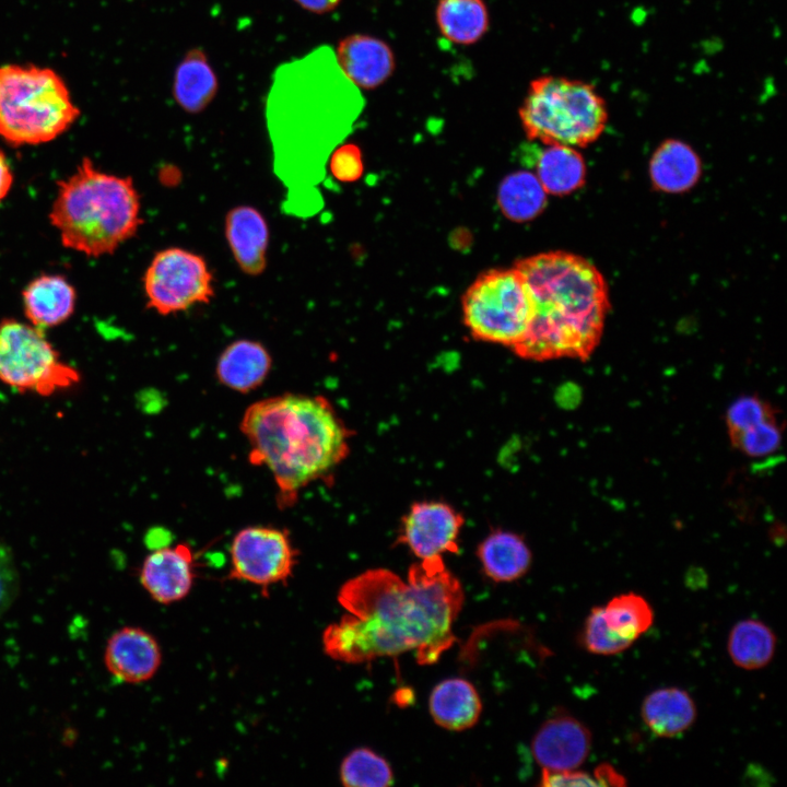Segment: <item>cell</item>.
Returning a JSON list of instances; mask_svg holds the SVG:
<instances>
[{"instance_id":"6da1fadb","label":"cell","mask_w":787,"mask_h":787,"mask_svg":"<svg viewBox=\"0 0 787 787\" xmlns=\"http://www.w3.org/2000/svg\"><path fill=\"white\" fill-rule=\"evenodd\" d=\"M239 430L249 444V462L271 472L281 509L294 506L303 489L325 480L350 453V430L320 395L258 400L245 410Z\"/></svg>"},{"instance_id":"7a4b0ae2","label":"cell","mask_w":787,"mask_h":787,"mask_svg":"<svg viewBox=\"0 0 787 787\" xmlns=\"http://www.w3.org/2000/svg\"><path fill=\"white\" fill-rule=\"evenodd\" d=\"M526 281L533 316L522 340L513 348L524 359H587L599 343L609 291L601 272L587 259L550 251L514 266Z\"/></svg>"},{"instance_id":"3957f363","label":"cell","mask_w":787,"mask_h":787,"mask_svg":"<svg viewBox=\"0 0 787 787\" xmlns=\"http://www.w3.org/2000/svg\"><path fill=\"white\" fill-rule=\"evenodd\" d=\"M338 602L373 629L383 657L414 650L418 663L432 665L454 643L447 607L414 574L403 582L389 569L365 571L341 586Z\"/></svg>"},{"instance_id":"277c9868","label":"cell","mask_w":787,"mask_h":787,"mask_svg":"<svg viewBox=\"0 0 787 787\" xmlns=\"http://www.w3.org/2000/svg\"><path fill=\"white\" fill-rule=\"evenodd\" d=\"M64 247L89 257L113 254L142 224L132 178L99 171L87 157L58 183L49 212Z\"/></svg>"},{"instance_id":"5b68a950","label":"cell","mask_w":787,"mask_h":787,"mask_svg":"<svg viewBox=\"0 0 787 787\" xmlns=\"http://www.w3.org/2000/svg\"><path fill=\"white\" fill-rule=\"evenodd\" d=\"M79 115L67 84L52 69L0 67V136L8 143L37 145L55 140Z\"/></svg>"},{"instance_id":"8992f818","label":"cell","mask_w":787,"mask_h":787,"mask_svg":"<svg viewBox=\"0 0 787 787\" xmlns=\"http://www.w3.org/2000/svg\"><path fill=\"white\" fill-rule=\"evenodd\" d=\"M519 118L531 141L584 148L604 131L608 108L592 84L542 75L530 82L519 107Z\"/></svg>"},{"instance_id":"52a82bcc","label":"cell","mask_w":787,"mask_h":787,"mask_svg":"<svg viewBox=\"0 0 787 787\" xmlns=\"http://www.w3.org/2000/svg\"><path fill=\"white\" fill-rule=\"evenodd\" d=\"M462 315L474 339L513 349L529 329L533 302L515 267L495 269L480 274L466 291Z\"/></svg>"},{"instance_id":"ba28073f","label":"cell","mask_w":787,"mask_h":787,"mask_svg":"<svg viewBox=\"0 0 787 787\" xmlns=\"http://www.w3.org/2000/svg\"><path fill=\"white\" fill-rule=\"evenodd\" d=\"M80 381V372L60 359L44 329L12 318L0 321L1 384L46 397Z\"/></svg>"},{"instance_id":"9c48e42d","label":"cell","mask_w":787,"mask_h":787,"mask_svg":"<svg viewBox=\"0 0 787 787\" xmlns=\"http://www.w3.org/2000/svg\"><path fill=\"white\" fill-rule=\"evenodd\" d=\"M143 287L146 306L162 316L209 304L214 296L213 275L204 258L179 247L155 254Z\"/></svg>"},{"instance_id":"30bf717a","label":"cell","mask_w":787,"mask_h":787,"mask_svg":"<svg viewBox=\"0 0 787 787\" xmlns=\"http://www.w3.org/2000/svg\"><path fill=\"white\" fill-rule=\"evenodd\" d=\"M230 555L227 578L257 585L266 596L270 586L286 585L297 564L298 551L286 530L249 526L234 536Z\"/></svg>"},{"instance_id":"8fae6325","label":"cell","mask_w":787,"mask_h":787,"mask_svg":"<svg viewBox=\"0 0 787 787\" xmlns=\"http://www.w3.org/2000/svg\"><path fill=\"white\" fill-rule=\"evenodd\" d=\"M463 518L453 506L426 501L413 504L404 515L398 542L420 560L458 552Z\"/></svg>"},{"instance_id":"7c38bea8","label":"cell","mask_w":787,"mask_h":787,"mask_svg":"<svg viewBox=\"0 0 787 787\" xmlns=\"http://www.w3.org/2000/svg\"><path fill=\"white\" fill-rule=\"evenodd\" d=\"M591 732L580 720L559 713L545 720L536 732L531 750L537 763L545 770H576L587 759Z\"/></svg>"},{"instance_id":"4fadbf2b","label":"cell","mask_w":787,"mask_h":787,"mask_svg":"<svg viewBox=\"0 0 787 787\" xmlns=\"http://www.w3.org/2000/svg\"><path fill=\"white\" fill-rule=\"evenodd\" d=\"M196 579L195 556L188 543L162 547L143 561L140 583L153 600L169 604L186 598Z\"/></svg>"},{"instance_id":"5bb4252c","label":"cell","mask_w":787,"mask_h":787,"mask_svg":"<svg viewBox=\"0 0 787 787\" xmlns=\"http://www.w3.org/2000/svg\"><path fill=\"white\" fill-rule=\"evenodd\" d=\"M162 662V650L155 637L137 626H125L113 633L104 651V663L117 680L137 684L150 680Z\"/></svg>"},{"instance_id":"9a60e30c","label":"cell","mask_w":787,"mask_h":787,"mask_svg":"<svg viewBox=\"0 0 787 787\" xmlns=\"http://www.w3.org/2000/svg\"><path fill=\"white\" fill-rule=\"evenodd\" d=\"M336 60L343 74L356 86L373 90L385 83L395 71V55L384 40L365 34L342 38Z\"/></svg>"},{"instance_id":"2e32d148","label":"cell","mask_w":787,"mask_h":787,"mask_svg":"<svg viewBox=\"0 0 787 787\" xmlns=\"http://www.w3.org/2000/svg\"><path fill=\"white\" fill-rule=\"evenodd\" d=\"M225 237L239 269L259 275L267 267L269 226L262 213L250 205L230 210L224 222Z\"/></svg>"},{"instance_id":"e0dca14e","label":"cell","mask_w":787,"mask_h":787,"mask_svg":"<svg viewBox=\"0 0 787 787\" xmlns=\"http://www.w3.org/2000/svg\"><path fill=\"white\" fill-rule=\"evenodd\" d=\"M272 367L268 349L259 341L239 339L220 354L215 374L220 384L247 393L263 384Z\"/></svg>"},{"instance_id":"ac0fdd59","label":"cell","mask_w":787,"mask_h":787,"mask_svg":"<svg viewBox=\"0 0 787 787\" xmlns=\"http://www.w3.org/2000/svg\"><path fill=\"white\" fill-rule=\"evenodd\" d=\"M22 297L30 324L46 329L64 322L73 314L77 293L64 277L43 274L26 285Z\"/></svg>"},{"instance_id":"d6986e66","label":"cell","mask_w":787,"mask_h":787,"mask_svg":"<svg viewBox=\"0 0 787 787\" xmlns=\"http://www.w3.org/2000/svg\"><path fill=\"white\" fill-rule=\"evenodd\" d=\"M428 705L438 726L456 731L474 726L482 710L475 688L461 678L439 682L430 695Z\"/></svg>"},{"instance_id":"ffe728a7","label":"cell","mask_w":787,"mask_h":787,"mask_svg":"<svg viewBox=\"0 0 787 787\" xmlns=\"http://www.w3.org/2000/svg\"><path fill=\"white\" fill-rule=\"evenodd\" d=\"M654 187L663 192L678 193L691 189L701 176V161L686 143L669 139L654 152L649 162Z\"/></svg>"},{"instance_id":"44dd1931","label":"cell","mask_w":787,"mask_h":787,"mask_svg":"<svg viewBox=\"0 0 787 787\" xmlns=\"http://www.w3.org/2000/svg\"><path fill=\"white\" fill-rule=\"evenodd\" d=\"M219 90L216 74L201 48L190 49L178 63L173 81V97L188 114L203 111Z\"/></svg>"},{"instance_id":"7402d4cb","label":"cell","mask_w":787,"mask_h":787,"mask_svg":"<svg viewBox=\"0 0 787 787\" xmlns=\"http://www.w3.org/2000/svg\"><path fill=\"white\" fill-rule=\"evenodd\" d=\"M641 714L654 735L673 738L693 725L696 705L686 691L669 686L649 693L642 704Z\"/></svg>"},{"instance_id":"603a6c76","label":"cell","mask_w":787,"mask_h":787,"mask_svg":"<svg viewBox=\"0 0 787 787\" xmlns=\"http://www.w3.org/2000/svg\"><path fill=\"white\" fill-rule=\"evenodd\" d=\"M485 575L494 582H513L530 567L531 553L524 539L513 532L490 533L477 551Z\"/></svg>"},{"instance_id":"cb8c5ba5","label":"cell","mask_w":787,"mask_h":787,"mask_svg":"<svg viewBox=\"0 0 787 787\" xmlns=\"http://www.w3.org/2000/svg\"><path fill=\"white\" fill-rule=\"evenodd\" d=\"M322 647L326 655L345 663H361L380 657L371 627L363 619L351 613L324 630Z\"/></svg>"},{"instance_id":"d4e9b609","label":"cell","mask_w":787,"mask_h":787,"mask_svg":"<svg viewBox=\"0 0 787 787\" xmlns=\"http://www.w3.org/2000/svg\"><path fill=\"white\" fill-rule=\"evenodd\" d=\"M536 155V176L547 193L563 196L579 189L586 178V164L576 148L544 144Z\"/></svg>"},{"instance_id":"484cf974","label":"cell","mask_w":787,"mask_h":787,"mask_svg":"<svg viewBox=\"0 0 787 787\" xmlns=\"http://www.w3.org/2000/svg\"><path fill=\"white\" fill-rule=\"evenodd\" d=\"M435 17L442 35L458 45L474 44L489 30V12L483 0H439Z\"/></svg>"},{"instance_id":"4316f807","label":"cell","mask_w":787,"mask_h":787,"mask_svg":"<svg viewBox=\"0 0 787 787\" xmlns=\"http://www.w3.org/2000/svg\"><path fill=\"white\" fill-rule=\"evenodd\" d=\"M727 649L736 666L745 670L762 669L774 657L776 635L759 620H741L729 633Z\"/></svg>"},{"instance_id":"83f0119b","label":"cell","mask_w":787,"mask_h":787,"mask_svg":"<svg viewBox=\"0 0 787 787\" xmlns=\"http://www.w3.org/2000/svg\"><path fill=\"white\" fill-rule=\"evenodd\" d=\"M497 202L507 219L525 222L542 212L547 203V191L536 174L519 171L503 179Z\"/></svg>"},{"instance_id":"f1b7e54d","label":"cell","mask_w":787,"mask_h":787,"mask_svg":"<svg viewBox=\"0 0 787 787\" xmlns=\"http://www.w3.org/2000/svg\"><path fill=\"white\" fill-rule=\"evenodd\" d=\"M602 609L607 625L632 643L654 622V611L648 601L632 591L613 597Z\"/></svg>"},{"instance_id":"f546056e","label":"cell","mask_w":787,"mask_h":787,"mask_svg":"<svg viewBox=\"0 0 787 787\" xmlns=\"http://www.w3.org/2000/svg\"><path fill=\"white\" fill-rule=\"evenodd\" d=\"M340 778L348 787H385L393 782L388 762L368 748H357L343 759Z\"/></svg>"},{"instance_id":"4dcf8cb0","label":"cell","mask_w":787,"mask_h":787,"mask_svg":"<svg viewBox=\"0 0 787 787\" xmlns=\"http://www.w3.org/2000/svg\"><path fill=\"white\" fill-rule=\"evenodd\" d=\"M729 437L732 445L744 455L764 457L779 448L783 438V426L778 416H775L731 434Z\"/></svg>"},{"instance_id":"1f68e13d","label":"cell","mask_w":787,"mask_h":787,"mask_svg":"<svg viewBox=\"0 0 787 787\" xmlns=\"http://www.w3.org/2000/svg\"><path fill=\"white\" fill-rule=\"evenodd\" d=\"M580 639L587 651L600 656L620 654L633 644L607 625L602 607H594L590 610L585 620Z\"/></svg>"},{"instance_id":"d6a6232c","label":"cell","mask_w":787,"mask_h":787,"mask_svg":"<svg viewBox=\"0 0 787 787\" xmlns=\"http://www.w3.org/2000/svg\"><path fill=\"white\" fill-rule=\"evenodd\" d=\"M778 416L777 411L767 401L755 395L737 398L726 411L728 434L741 432L765 420Z\"/></svg>"},{"instance_id":"836d02e7","label":"cell","mask_w":787,"mask_h":787,"mask_svg":"<svg viewBox=\"0 0 787 787\" xmlns=\"http://www.w3.org/2000/svg\"><path fill=\"white\" fill-rule=\"evenodd\" d=\"M20 589V576L14 554L9 544L0 539V619L15 601Z\"/></svg>"},{"instance_id":"e575fe53","label":"cell","mask_w":787,"mask_h":787,"mask_svg":"<svg viewBox=\"0 0 787 787\" xmlns=\"http://www.w3.org/2000/svg\"><path fill=\"white\" fill-rule=\"evenodd\" d=\"M329 168L332 176L342 183L357 180L364 171L361 150L353 143L337 148L330 157Z\"/></svg>"},{"instance_id":"d590c367","label":"cell","mask_w":787,"mask_h":787,"mask_svg":"<svg viewBox=\"0 0 787 787\" xmlns=\"http://www.w3.org/2000/svg\"><path fill=\"white\" fill-rule=\"evenodd\" d=\"M540 785L557 786H598L596 779L587 773L577 770L551 771L542 768Z\"/></svg>"},{"instance_id":"8d00e7d4","label":"cell","mask_w":787,"mask_h":787,"mask_svg":"<svg viewBox=\"0 0 787 787\" xmlns=\"http://www.w3.org/2000/svg\"><path fill=\"white\" fill-rule=\"evenodd\" d=\"M594 778L598 786H624L626 785L625 777L621 775L612 765L609 763H601L595 770Z\"/></svg>"},{"instance_id":"74e56055","label":"cell","mask_w":787,"mask_h":787,"mask_svg":"<svg viewBox=\"0 0 787 787\" xmlns=\"http://www.w3.org/2000/svg\"><path fill=\"white\" fill-rule=\"evenodd\" d=\"M13 184V173L8 158L0 149V203L8 196Z\"/></svg>"},{"instance_id":"f35d334b","label":"cell","mask_w":787,"mask_h":787,"mask_svg":"<svg viewBox=\"0 0 787 787\" xmlns=\"http://www.w3.org/2000/svg\"><path fill=\"white\" fill-rule=\"evenodd\" d=\"M301 8L316 13L324 14L334 10L341 0H294Z\"/></svg>"}]
</instances>
